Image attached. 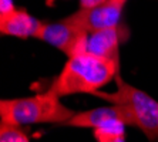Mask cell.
Listing matches in <instances>:
<instances>
[{
  "label": "cell",
  "mask_w": 158,
  "mask_h": 142,
  "mask_svg": "<svg viewBox=\"0 0 158 142\" xmlns=\"http://www.w3.org/2000/svg\"><path fill=\"white\" fill-rule=\"evenodd\" d=\"M36 39L56 47L69 55V59L81 53H87L88 33L71 24L66 17L54 23L43 22Z\"/></svg>",
  "instance_id": "4"
},
{
  "label": "cell",
  "mask_w": 158,
  "mask_h": 142,
  "mask_svg": "<svg viewBox=\"0 0 158 142\" xmlns=\"http://www.w3.org/2000/svg\"><path fill=\"white\" fill-rule=\"evenodd\" d=\"M66 125L74 128H93V129L117 127V125L135 127V120L128 107L111 104L108 107H98L88 111L76 112V115Z\"/></svg>",
  "instance_id": "6"
},
{
  "label": "cell",
  "mask_w": 158,
  "mask_h": 142,
  "mask_svg": "<svg viewBox=\"0 0 158 142\" xmlns=\"http://www.w3.org/2000/svg\"><path fill=\"white\" fill-rule=\"evenodd\" d=\"M41 20H37L29 14L24 9H16L11 14L0 17V31L3 36H13L17 39H36L41 26Z\"/></svg>",
  "instance_id": "8"
},
{
  "label": "cell",
  "mask_w": 158,
  "mask_h": 142,
  "mask_svg": "<svg viewBox=\"0 0 158 142\" xmlns=\"http://www.w3.org/2000/svg\"><path fill=\"white\" fill-rule=\"evenodd\" d=\"M124 34L121 26L90 33L87 39V53L120 64V43Z\"/></svg>",
  "instance_id": "7"
},
{
  "label": "cell",
  "mask_w": 158,
  "mask_h": 142,
  "mask_svg": "<svg viewBox=\"0 0 158 142\" xmlns=\"http://www.w3.org/2000/svg\"><path fill=\"white\" fill-rule=\"evenodd\" d=\"M74 115L76 111L64 105L59 95L50 90L31 97L0 101V121L16 127L34 124L66 125Z\"/></svg>",
  "instance_id": "2"
},
{
  "label": "cell",
  "mask_w": 158,
  "mask_h": 142,
  "mask_svg": "<svg viewBox=\"0 0 158 142\" xmlns=\"http://www.w3.org/2000/svg\"><path fill=\"white\" fill-rule=\"evenodd\" d=\"M108 0H80V9L90 10V9H96L101 4L107 3Z\"/></svg>",
  "instance_id": "12"
},
{
  "label": "cell",
  "mask_w": 158,
  "mask_h": 142,
  "mask_svg": "<svg viewBox=\"0 0 158 142\" xmlns=\"http://www.w3.org/2000/svg\"><path fill=\"white\" fill-rule=\"evenodd\" d=\"M16 11V6L13 0H0V17H6Z\"/></svg>",
  "instance_id": "11"
},
{
  "label": "cell",
  "mask_w": 158,
  "mask_h": 142,
  "mask_svg": "<svg viewBox=\"0 0 158 142\" xmlns=\"http://www.w3.org/2000/svg\"><path fill=\"white\" fill-rule=\"evenodd\" d=\"M94 138L97 142H125L124 125L94 129Z\"/></svg>",
  "instance_id": "9"
},
{
  "label": "cell",
  "mask_w": 158,
  "mask_h": 142,
  "mask_svg": "<svg viewBox=\"0 0 158 142\" xmlns=\"http://www.w3.org/2000/svg\"><path fill=\"white\" fill-rule=\"evenodd\" d=\"M127 0H108L96 9H80L73 14L67 16V20L85 33H96L100 30L111 29L120 26L124 6Z\"/></svg>",
  "instance_id": "5"
},
{
  "label": "cell",
  "mask_w": 158,
  "mask_h": 142,
  "mask_svg": "<svg viewBox=\"0 0 158 142\" xmlns=\"http://www.w3.org/2000/svg\"><path fill=\"white\" fill-rule=\"evenodd\" d=\"M0 142H30L26 132L22 131L20 127L3 124L0 125Z\"/></svg>",
  "instance_id": "10"
},
{
  "label": "cell",
  "mask_w": 158,
  "mask_h": 142,
  "mask_svg": "<svg viewBox=\"0 0 158 142\" xmlns=\"http://www.w3.org/2000/svg\"><path fill=\"white\" fill-rule=\"evenodd\" d=\"M117 90L114 92L97 91L94 97L115 105H125L131 109L135 127L140 128L150 142L158 141V101L131 84L125 83L118 74L115 77Z\"/></svg>",
  "instance_id": "3"
},
{
  "label": "cell",
  "mask_w": 158,
  "mask_h": 142,
  "mask_svg": "<svg viewBox=\"0 0 158 142\" xmlns=\"http://www.w3.org/2000/svg\"><path fill=\"white\" fill-rule=\"evenodd\" d=\"M118 74L120 64L91 53H81L67 60L48 90L60 98L73 94H94L115 80Z\"/></svg>",
  "instance_id": "1"
}]
</instances>
